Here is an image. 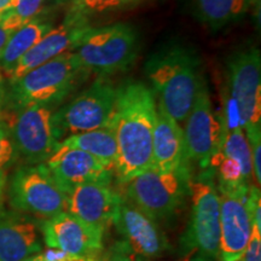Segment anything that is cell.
Listing matches in <instances>:
<instances>
[{"mask_svg":"<svg viewBox=\"0 0 261 261\" xmlns=\"http://www.w3.org/2000/svg\"><path fill=\"white\" fill-rule=\"evenodd\" d=\"M152 90L139 81H127L117 87L110 127L117 143L114 174L125 184L152 167V135L156 120Z\"/></svg>","mask_w":261,"mask_h":261,"instance_id":"obj_1","label":"cell"},{"mask_svg":"<svg viewBox=\"0 0 261 261\" xmlns=\"http://www.w3.org/2000/svg\"><path fill=\"white\" fill-rule=\"evenodd\" d=\"M145 74L159 97L158 106L178 125L184 123L204 84L196 54L182 46L163 47L146 61Z\"/></svg>","mask_w":261,"mask_h":261,"instance_id":"obj_2","label":"cell"},{"mask_svg":"<svg viewBox=\"0 0 261 261\" xmlns=\"http://www.w3.org/2000/svg\"><path fill=\"white\" fill-rule=\"evenodd\" d=\"M87 74L74 52H65L12 81L10 98L15 109L50 107L68 96Z\"/></svg>","mask_w":261,"mask_h":261,"instance_id":"obj_3","label":"cell"},{"mask_svg":"<svg viewBox=\"0 0 261 261\" xmlns=\"http://www.w3.org/2000/svg\"><path fill=\"white\" fill-rule=\"evenodd\" d=\"M207 169L191 181V219L180 242L181 253L191 261H219L220 197L213 169Z\"/></svg>","mask_w":261,"mask_h":261,"instance_id":"obj_4","label":"cell"},{"mask_svg":"<svg viewBox=\"0 0 261 261\" xmlns=\"http://www.w3.org/2000/svg\"><path fill=\"white\" fill-rule=\"evenodd\" d=\"M190 163L169 171L151 167L125 182L126 200L151 219L172 217L191 191Z\"/></svg>","mask_w":261,"mask_h":261,"instance_id":"obj_5","label":"cell"},{"mask_svg":"<svg viewBox=\"0 0 261 261\" xmlns=\"http://www.w3.org/2000/svg\"><path fill=\"white\" fill-rule=\"evenodd\" d=\"M139 50L138 33L132 25L116 23L91 28L73 51L87 71L107 76L128 69Z\"/></svg>","mask_w":261,"mask_h":261,"instance_id":"obj_6","label":"cell"},{"mask_svg":"<svg viewBox=\"0 0 261 261\" xmlns=\"http://www.w3.org/2000/svg\"><path fill=\"white\" fill-rule=\"evenodd\" d=\"M117 89L107 76H100L67 106L52 114L58 140L63 136L103 128L110 125Z\"/></svg>","mask_w":261,"mask_h":261,"instance_id":"obj_7","label":"cell"},{"mask_svg":"<svg viewBox=\"0 0 261 261\" xmlns=\"http://www.w3.org/2000/svg\"><path fill=\"white\" fill-rule=\"evenodd\" d=\"M9 194L10 203L18 212L44 219L67 212L68 196L45 163L17 169L10 182Z\"/></svg>","mask_w":261,"mask_h":261,"instance_id":"obj_8","label":"cell"},{"mask_svg":"<svg viewBox=\"0 0 261 261\" xmlns=\"http://www.w3.org/2000/svg\"><path fill=\"white\" fill-rule=\"evenodd\" d=\"M16 110L8 119L0 117L9 127L16 152L31 165L45 163L61 145L50 107L31 106Z\"/></svg>","mask_w":261,"mask_h":261,"instance_id":"obj_9","label":"cell"},{"mask_svg":"<svg viewBox=\"0 0 261 261\" xmlns=\"http://www.w3.org/2000/svg\"><path fill=\"white\" fill-rule=\"evenodd\" d=\"M227 85L244 132L261 128V56L257 48L242 50L230 58Z\"/></svg>","mask_w":261,"mask_h":261,"instance_id":"obj_10","label":"cell"},{"mask_svg":"<svg viewBox=\"0 0 261 261\" xmlns=\"http://www.w3.org/2000/svg\"><path fill=\"white\" fill-rule=\"evenodd\" d=\"M185 122L182 132L189 161L208 168L212 158L220 148L224 127L221 117L214 112L205 84L198 91Z\"/></svg>","mask_w":261,"mask_h":261,"instance_id":"obj_11","label":"cell"},{"mask_svg":"<svg viewBox=\"0 0 261 261\" xmlns=\"http://www.w3.org/2000/svg\"><path fill=\"white\" fill-rule=\"evenodd\" d=\"M250 185L219 190L220 254L219 261H240L246 252L253 227L248 195Z\"/></svg>","mask_w":261,"mask_h":261,"instance_id":"obj_12","label":"cell"},{"mask_svg":"<svg viewBox=\"0 0 261 261\" xmlns=\"http://www.w3.org/2000/svg\"><path fill=\"white\" fill-rule=\"evenodd\" d=\"M92 28L89 17L70 10L57 28L51 29L15 65L9 74L10 83L22 77L29 70L54 60L65 52H73L87 32Z\"/></svg>","mask_w":261,"mask_h":261,"instance_id":"obj_13","label":"cell"},{"mask_svg":"<svg viewBox=\"0 0 261 261\" xmlns=\"http://www.w3.org/2000/svg\"><path fill=\"white\" fill-rule=\"evenodd\" d=\"M113 224L133 253L144 257H159L169 249L167 237L156 221L121 197Z\"/></svg>","mask_w":261,"mask_h":261,"instance_id":"obj_14","label":"cell"},{"mask_svg":"<svg viewBox=\"0 0 261 261\" xmlns=\"http://www.w3.org/2000/svg\"><path fill=\"white\" fill-rule=\"evenodd\" d=\"M44 242L71 255L97 257L103 249V232L85 224L68 212L45 219L40 224Z\"/></svg>","mask_w":261,"mask_h":261,"instance_id":"obj_15","label":"cell"},{"mask_svg":"<svg viewBox=\"0 0 261 261\" xmlns=\"http://www.w3.org/2000/svg\"><path fill=\"white\" fill-rule=\"evenodd\" d=\"M45 166L65 194L71 188L85 182L110 184L114 175L112 166L83 150L68 148L62 144L45 162Z\"/></svg>","mask_w":261,"mask_h":261,"instance_id":"obj_16","label":"cell"},{"mask_svg":"<svg viewBox=\"0 0 261 261\" xmlns=\"http://www.w3.org/2000/svg\"><path fill=\"white\" fill-rule=\"evenodd\" d=\"M70 213L89 226L106 232L113 223L114 214L121 196L107 182H85L67 192Z\"/></svg>","mask_w":261,"mask_h":261,"instance_id":"obj_17","label":"cell"},{"mask_svg":"<svg viewBox=\"0 0 261 261\" xmlns=\"http://www.w3.org/2000/svg\"><path fill=\"white\" fill-rule=\"evenodd\" d=\"M40 224L28 215L0 213V261H27L41 252Z\"/></svg>","mask_w":261,"mask_h":261,"instance_id":"obj_18","label":"cell"},{"mask_svg":"<svg viewBox=\"0 0 261 261\" xmlns=\"http://www.w3.org/2000/svg\"><path fill=\"white\" fill-rule=\"evenodd\" d=\"M189 163L181 126L158 106L152 135V167L169 171Z\"/></svg>","mask_w":261,"mask_h":261,"instance_id":"obj_19","label":"cell"},{"mask_svg":"<svg viewBox=\"0 0 261 261\" xmlns=\"http://www.w3.org/2000/svg\"><path fill=\"white\" fill-rule=\"evenodd\" d=\"M51 29L50 22L40 18H33L12 33L0 55V68L4 70L6 76H9L18 61Z\"/></svg>","mask_w":261,"mask_h":261,"instance_id":"obj_20","label":"cell"},{"mask_svg":"<svg viewBox=\"0 0 261 261\" xmlns=\"http://www.w3.org/2000/svg\"><path fill=\"white\" fill-rule=\"evenodd\" d=\"M61 144L68 148L83 150L100 161L106 162L107 165L112 166L114 169L117 158V143L114 130L110 126L69 136L61 140Z\"/></svg>","mask_w":261,"mask_h":261,"instance_id":"obj_21","label":"cell"},{"mask_svg":"<svg viewBox=\"0 0 261 261\" xmlns=\"http://www.w3.org/2000/svg\"><path fill=\"white\" fill-rule=\"evenodd\" d=\"M194 14L213 31L233 23L244 15L248 0H191Z\"/></svg>","mask_w":261,"mask_h":261,"instance_id":"obj_22","label":"cell"},{"mask_svg":"<svg viewBox=\"0 0 261 261\" xmlns=\"http://www.w3.org/2000/svg\"><path fill=\"white\" fill-rule=\"evenodd\" d=\"M210 168L217 173L219 190H234L250 185V181L244 175L241 163L232 158L217 152L211 160Z\"/></svg>","mask_w":261,"mask_h":261,"instance_id":"obj_23","label":"cell"},{"mask_svg":"<svg viewBox=\"0 0 261 261\" xmlns=\"http://www.w3.org/2000/svg\"><path fill=\"white\" fill-rule=\"evenodd\" d=\"M144 0H71L73 11L89 17L91 15H103L136 8Z\"/></svg>","mask_w":261,"mask_h":261,"instance_id":"obj_24","label":"cell"},{"mask_svg":"<svg viewBox=\"0 0 261 261\" xmlns=\"http://www.w3.org/2000/svg\"><path fill=\"white\" fill-rule=\"evenodd\" d=\"M44 0H15L14 8L3 15L0 24L10 31H17L38 15Z\"/></svg>","mask_w":261,"mask_h":261,"instance_id":"obj_25","label":"cell"},{"mask_svg":"<svg viewBox=\"0 0 261 261\" xmlns=\"http://www.w3.org/2000/svg\"><path fill=\"white\" fill-rule=\"evenodd\" d=\"M16 155L17 152L9 127L0 119V172H5V169L14 162Z\"/></svg>","mask_w":261,"mask_h":261,"instance_id":"obj_26","label":"cell"},{"mask_svg":"<svg viewBox=\"0 0 261 261\" xmlns=\"http://www.w3.org/2000/svg\"><path fill=\"white\" fill-rule=\"evenodd\" d=\"M240 261H261V228L253 224L247 249Z\"/></svg>","mask_w":261,"mask_h":261,"instance_id":"obj_27","label":"cell"},{"mask_svg":"<svg viewBox=\"0 0 261 261\" xmlns=\"http://www.w3.org/2000/svg\"><path fill=\"white\" fill-rule=\"evenodd\" d=\"M130 252L132 250L129 249V247L123 241L121 243H116L115 246H113L103 254L100 252L94 261H132Z\"/></svg>","mask_w":261,"mask_h":261,"instance_id":"obj_28","label":"cell"},{"mask_svg":"<svg viewBox=\"0 0 261 261\" xmlns=\"http://www.w3.org/2000/svg\"><path fill=\"white\" fill-rule=\"evenodd\" d=\"M39 261H94L96 257H84L71 255L63 252V250L56 249V248L47 247L46 250L34 255Z\"/></svg>","mask_w":261,"mask_h":261,"instance_id":"obj_29","label":"cell"},{"mask_svg":"<svg viewBox=\"0 0 261 261\" xmlns=\"http://www.w3.org/2000/svg\"><path fill=\"white\" fill-rule=\"evenodd\" d=\"M14 31H10V29H6L0 24V55H2L3 50H4L5 45L8 44L10 37L12 35Z\"/></svg>","mask_w":261,"mask_h":261,"instance_id":"obj_30","label":"cell"},{"mask_svg":"<svg viewBox=\"0 0 261 261\" xmlns=\"http://www.w3.org/2000/svg\"><path fill=\"white\" fill-rule=\"evenodd\" d=\"M15 0H0V15L5 14L14 8Z\"/></svg>","mask_w":261,"mask_h":261,"instance_id":"obj_31","label":"cell"},{"mask_svg":"<svg viewBox=\"0 0 261 261\" xmlns=\"http://www.w3.org/2000/svg\"><path fill=\"white\" fill-rule=\"evenodd\" d=\"M5 184H6V175H5V172H0V204H2L3 196H4Z\"/></svg>","mask_w":261,"mask_h":261,"instance_id":"obj_32","label":"cell"},{"mask_svg":"<svg viewBox=\"0 0 261 261\" xmlns=\"http://www.w3.org/2000/svg\"><path fill=\"white\" fill-rule=\"evenodd\" d=\"M3 99H4V87H3L2 75H0V110H2L3 107Z\"/></svg>","mask_w":261,"mask_h":261,"instance_id":"obj_33","label":"cell"},{"mask_svg":"<svg viewBox=\"0 0 261 261\" xmlns=\"http://www.w3.org/2000/svg\"><path fill=\"white\" fill-rule=\"evenodd\" d=\"M4 15V14H3ZM3 15H0V22H2V18H3Z\"/></svg>","mask_w":261,"mask_h":261,"instance_id":"obj_34","label":"cell"},{"mask_svg":"<svg viewBox=\"0 0 261 261\" xmlns=\"http://www.w3.org/2000/svg\"><path fill=\"white\" fill-rule=\"evenodd\" d=\"M248 2H256V0H248Z\"/></svg>","mask_w":261,"mask_h":261,"instance_id":"obj_35","label":"cell"}]
</instances>
